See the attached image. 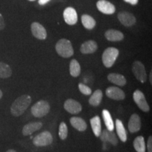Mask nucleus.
I'll return each instance as SVG.
<instances>
[{
  "label": "nucleus",
  "mask_w": 152,
  "mask_h": 152,
  "mask_svg": "<svg viewBox=\"0 0 152 152\" xmlns=\"http://www.w3.org/2000/svg\"><path fill=\"white\" fill-rule=\"evenodd\" d=\"M31 97L29 95L23 94L20 96L13 102L11 106V114L15 117H18L23 115L31 104Z\"/></svg>",
  "instance_id": "obj_1"
},
{
  "label": "nucleus",
  "mask_w": 152,
  "mask_h": 152,
  "mask_svg": "<svg viewBox=\"0 0 152 152\" xmlns=\"http://www.w3.org/2000/svg\"><path fill=\"white\" fill-rule=\"evenodd\" d=\"M55 48L57 54L64 58H69L74 54L71 42L66 39H61L57 42Z\"/></svg>",
  "instance_id": "obj_2"
},
{
  "label": "nucleus",
  "mask_w": 152,
  "mask_h": 152,
  "mask_svg": "<svg viewBox=\"0 0 152 152\" xmlns=\"http://www.w3.org/2000/svg\"><path fill=\"white\" fill-rule=\"evenodd\" d=\"M119 55L118 49L115 47H109L102 54V62L106 68H111L116 61Z\"/></svg>",
  "instance_id": "obj_3"
},
{
  "label": "nucleus",
  "mask_w": 152,
  "mask_h": 152,
  "mask_svg": "<svg viewBox=\"0 0 152 152\" xmlns=\"http://www.w3.org/2000/svg\"><path fill=\"white\" fill-rule=\"evenodd\" d=\"M50 111V106L47 101L40 100L31 107V113L36 118H42Z\"/></svg>",
  "instance_id": "obj_4"
},
{
  "label": "nucleus",
  "mask_w": 152,
  "mask_h": 152,
  "mask_svg": "<svg viewBox=\"0 0 152 152\" xmlns=\"http://www.w3.org/2000/svg\"><path fill=\"white\" fill-rule=\"evenodd\" d=\"M53 142V137L51 132L49 131L44 132L38 134L33 138V144L36 147H45L50 145Z\"/></svg>",
  "instance_id": "obj_5"
},
{
  "label": "nucleus",
  "mask_w": 152,
  "mask_h": 152,
  "mask_svg": "<svg viewBox=\"0 0 152 152\" xmlns=\"http://www.w3.org/2000/svg\"><path fill=\"white\" fill-rule=\"evenodd\" d=\"M132 72L137 80L141 82L142 83H145L147 80V72L145 67L141 61H135L132 64Z\"/></svg>",
  "instance_id": "obj_6"
},
{
  "label": "nucleus",
  "mask_w": 152,
  "mask_h": 152,
  "mask_svg": "<svg viewBox=\"0 0 152 152\" xmlns=\"http://www.w3.org/2000/svg\"><path fill=\"white\" fill-rule=\"evenodd\" d=\"M133 99L137 105L142 111L148 112L149 111L150 108L148 104L147 100H146L145 96L144 93L140 90H137L133 93Z\"/></svg>",
  "instance_id": "obj_7"
},
{
  "label": "nucleus",
  "mask_w": 152,
  "mask_h": 152,
  "mask_svg": "<svg viewBox=\"0 0 152 152\" xmlns=\"http://www.w3.org/2000/svg\"><path fill=\"white\" fill-rule=\"evenodd\" d=\"M96 8L102 14L111 15L115 13V7L113 4L106 0H99L96 2Z\"/></svg>",
  "instance_id": "obj_8"
},
{
  "label": "nucleus",
  "mask_w": 152,
  "mask_h": 152,
  "mask_svg": "<svg viewBox=\"0 0 152 152\" xmlns=\"http://www.w3.org/2000/svg\"><path fill=\"white\" fill-rule=\"evenodd\" d=\"M64 19L65 22L68 25H75L77 22V11L73 7H67L64 11Z\"/></svg>",
  "instance_id": "obj_9"
},
{
  "label": "nucleus",
  "mask_w": 152,
  "mask_h": 152,
  "mask_svg": "<svg viewBox=\"0 0 152 152\" xmlns=\"http://www.w3.org/2000/svg\"><path fill=\"white\" fill-rule=\"evenodd\" d=\"M106 95L111 99L120 101L125 98V94L122 90L116 87H109L106 89Z\"/></svg>",
  "instance_id": "obj_10"
},
{
  "label": "nucleus",
  "mask_w": 152,
  "mask_h": 152,
  "mask_svg": "<svg viewBox=\"0 0 152 152\" xmlns=\"http://www.w3.org/2000/svg\"><path fill=\"white\" fill-rule=\"evenodd\" d=\"M64 107L66 111L71 114H77L82 111L81 104L72 99H68L66 101Z\"/></svg>",
  "instance_id": "obj_11"
},
{
  "label": "nucleus",
  "mask_w": 152,
  "mask_h": 152,
  "mask_svg": "<svg viewBox=\"0 0 152 152\" xmlns=\"http://www.w3.org/2000/svg\"><path fill=\"white\" fill-rule=\"evenodd\" d=\"M31 31L33 36L39 39H46L47 33V30L42 26L40 23L37 22H34L31 25Z\"/></svg>",
  "instance_id": "obj_12"
},
{
  "label": "nucleus",
  "mask_w": 152,
  "mask_h": 152,
  "mask_svg": "<svg viewBox=\"0 0 152 152\" xmlns=\"http://www.w3.org/2000/svg\"><path fill=\"white\" fill-rule=\"evenodd\" d=\"M118 18L119 21L126 27L132 26L136 23V18L134 15L129 12H125V11L119 13L118 14Z\"/></svg>",
  "instance_id": "obj_13"
},
{
  "label": "nucleus",
  "mask_w": 152,
  "mask_h": 152,
  "mask_svg": "<svg viewBox=\"0 0 152 152\" xmlns=\"http://www.w3.org/2000/svg\"><path fill=\"white\" fill-rule=\"evenodd\" d=\"M142 126L141 119L137 114L134 113L130 116L128 122V129L130 132L135 133L140 130Z\"/></svg>",
  "instance_id": "obj_14"
},
{
  "label": "nucleus",
  "mask_w": 152,
  "mask_h": 152,
  "mask_svg": "<svg viewBox=\"0 0 152 152\" xmlns=\"http://www.w3.org/2000/svg\"><path fill=\"white\" fill-rule=\"evenodd\" d=\"M99 137L103 142H108L113 146L117 145L118 142L117 137L115 135V133H114L113 131L108 130L107 129L102 131V132H101L99 135Z\"/></svg>",
  "instance_id": "obj_15"
},
{
  "label": "nucleus",
  "mask_w": 152,
  "mask_h": 152,
  "mask_svg": "<svg viewBox=\"0 0 152 152\" xmlns=\"http://www.w3.org/2000/svg\"><path fill=\"white\" fill-rule=\"evenodd\" d=\"M42 125V123L41 122H33L28 123V124L24 125V127L23 128V134L24 136L30 135V134H33V132H35L36 131L39 130V129H41Z\"/></svg>",
  "instance_id": "obj_16"
},
{
  "label": "nucleus",
  "mask_w": 152,
  "mask_h": 152,
  "mask_svg": "<svg viewBox=\"0 0 152 152\" xmlns=\"http://www.w3.org/2000/svg\"><path fill=\"white\" fill-rule=\"evenodd\" d=\"M97 44L93 40H88L85 42L81 45L80 52L83 54H88L94 53L97 49Z\"/></svg>",
  "instance_id": "obj_17"
},
{
  "label": "nucleus",
  "mask_w": 152,
  "mask_h": 152,
  "mask_svg": "<svg viewBox=\"0 0 152 152\" xmlns=\"http://www.w3.org/2000/svg\"><path fill=\"white\" fill-rule=\"evenodd\" d=\"M105 37L109 41L119 42L123 40V38H124V35L119 30L111 29L106 32Z\"/></svg>",
  "instance_id": "obj_18"
},
{
  "label": "nucleus",
  "mask_w": 152,
  "mask_h": 152,
  "mask_svg": "<svg viewBox=\"0 0 152 152\" xmlns=\"http://www.w3.org/2000/svg\"><path fill=\"white\" fill-rule=\"evenodd\" d=\"M72 126L80 132H84L87 129V123L83 118L79 117H72L70 119Z\"/></svg>",
  "instance_id": "obj_19"
},
{
  "label": "nucleus",
  "mask_w": 152,
  "mask_h": 152,
  "mask_svg": "<svg viewBox=\"0 0 152 152\" xmlns=\"http://www.w3.org/2000/svg\"><path fill=\"white\" fill-rule=\"evenodd\" d=\"M108 80L113 84L121 87L124 86L127 82L124 76L118 73H110L108 75Z\"/></svg>",
  "instance_id": "obj_20"
},
{
  "label": "nucleus",
  "mask_w": 152,
  "mask_h": 152,
  "mask_svg": "<svg viewBox=\"0 0 152 152\" xmlns=\"http://www.w3.org/2000/svg\"><path fill=\"white\" fill-rule=\"evenodd\" d=\"M90 124L94 135L99 137L101 132H102V125H101L100 118L97 115L92 118L90 119Z\"/></svg>",
  "instance_id": "obj_21"
},
{
  "label": "nucleus",
  "mask_w": 152,
  "mask_h": 152,
  "mask_svg": "<svg viewBox=\"0 0 152 152\" xmlns=\"http://www.w3.org/2000/svg\"><path fill=\"white\" fill-rule=\"evenodd\" d=\"M115 128L118 135L120 140L123 142L127 141V132L125 128L123 125L122 121L121 120L117 119L115 121Z\"/></svg>",
  "instance_id": "obj_22"
},
{
  "label": "nucleus",
  "mask_w": 152,
  "mask_h": 152,
  "mask_svg": "<svg viewBox=\"0 0 152 152\" xmlns=\"http://www.w3.org/2000/svg\"><path fill=\"white\" fill-rule=\"evenodd\" d=\"M103 98V92L102 90H97L93 93L89 99V103L93 106H98L101 104Z\"/></svg>",
  "instance_id": "obj_23"
},
{
  "label": "nucleus",
  "mask_w": 152,
  "mask_h": 152,
  "mask_svg": "<svg viewBox=\"0 0 152 152\" xmlns=\"http://www.w3.org/2000/svg\"><path fill=\"white\" fill-rule=\"evenodd\" d=\"M81 21L83 26L88 30H92L96 26V20L90 15L84 14L82 16Z\"/></svg>",
  "instance_id": "obj_24"
},
{
  "label": "nucleus",
  "mask_w": 152,
  "mask_h": 152,
  "mask_svg": "<svg viewBox=\"0 0 152 152\" xmlns=\"http://www.w3.org/2000/svg\"><path fill=\"white\" fill-rule=\"evenodd\" d=\"M102 116H103L104 121L105 123L107 130L109 131H113L114 130V123L110 112L106 109L103 110V111H102Z\"/></svg>",
  "instance_id": "obj_25"
},
{
  "label": "nucleus",
  "mask_w": 152,
  "mask_h": 152,
  "mask_svg": "<svg viewBox=\"0 0 152 152\" xmlns=\"http://www.w3.org/2000/svg\"><path fill=\"white\" fill-rule=\"evenodd\" d=\"M133 146H134V149L136 150L137 152H145L146 145L144 137H137L134 139V142H133Z\"/></svg>",
  "instance_id": "obj_26"
},
{
  "label": "nucleus",
  "mask_w": 152,
  "mask_h": 152,
  "mask_svg": "<svg viewBox=\"0 0 152 152\" xmlns=\"http://www.w3.org/2000/svg\"><path fill=\"white\" fill-rule=\"evenodd\" d=\"M81 72L80 65L77 60L73 59L70 63V74L73 77H77L80 75Z\"/></svg>",
  "instance_id": "obj_27"
},
{
  "label": "nucleus",
  "mask_w": 152,
  "mask_h": 152,
  "mask_svg": "<svg viewBox=\"0 0 152 152\" xmlns=\"http://www.w3.org/2000/svg\"><path fill=\"white\" fill-rule=\"evenodd\" d=\"M12 75L10 66L4 63L0 62V78H7Z\"/></svg>",
  "instance_id": "obj_28"
},
{
  "label": "nucleus",
  "mask_w": 152,
  "mask_h": 152,
  "mask_svg": "<svg viewBox=\"0 0 152 152\" xmlns=\"http://www.w3.org/2000/svg\"><path fill=\"white\" fill-rule=\"evenodd\" d=\"M58 135L61 140H64L67 138L68 136V127L64 122H61L59 125V130H58Z\"/></svg>",
  "instance_id": "obj_29"
},
{
  "label": "nucleus",
  "mask_w": 152,
  "mask_h": 152,
  "mask_svg": "<svg viewBox=\"0 0 152 152\" xmlns=\"http://www.w3.org/2000/svg\"><path fill=\"white\" fill-rule=\"evenodd\" d=\"M78 88L80 92L82 94L85 95H90L92 94V90L87 85H85L83 83H80L78 85Z\"/></svg>",
  "instance_id": "obj_30"
},
{
  "label": "nucleus",
  "mask_w": 152,
  "mask_h": 152,
  "mask_svg": "<svg viewBox=\"0 0 152 152\" xmlns=\"http://www.w3.org/2000/svg\"><path fill=\"white\" fill-rule=\"evenodd\" d=\"M148 152H152V137L150 136L147 142Z\"/></svg>",
  "instance_id": "obj_31"
},
{
  "label": "nucleus",
  "mask_w": 152,
  "mask_h": 152,
  "mask_svg": "<svg viewBox=\"0 0 152 152\" xmlns=\"http://www.w3.org/2000/svg\"><path fill=\"white\" fill-rule=\"evenodd\" d=\"M5 27V23H4V18L2 15L0 14V30H3Z\"/></svg>",
  "instance_id": "obj_32"
},
{
  "label": "nucleus",
  "mask_w": 152,
  "mask_h": 152,
  "mask_svg": "<svg viewBox=\"0 0 152 152\" xmlns=\"http://www.w3.org/2000/svg\"><path fill=\"white\" fill-rule=\"evenodd\" d=\"M123 1L132 5H136L138 3L139 0H123Z\"/></svg>",
  "instance_id": "obj_33"
},
{
  "label": "nucleus",
  "mask_w": 152,
  "mask_h": 152,
  "mask_svg": "<svg viewBox=\"0 0 152 152\" xmlns=\"http://www.w3.org/2000/svg\"><path fill=\"white\" fill-rule=\"evenodd\" d=\"M50 1L51 0H39V1H38V3H39V4L40 5H45Z\"/></svg>",
  "instance_id": "obj_34"
},
{
  "label": "nucleus",
  "mask_w": 152,
  "mask_h": 152,
  "mask_svg": "<svg viewBox=\"0 0 152 152\" xmlns=\"http://www.w3.org/2000/svg\"><path fill=\"white\" fill-rule=\"evenodd\" d=\"M151 75H152V73L151 71V73H150V75H149V80H150V83H152V80H151Z\"/></svg>",
  "instance_id": "obj_35"
},
{
  "label": "nucleus",
  "mask_w": 152,
  "mask_h": 152,
  "mask_svg": "<svg viewBox=\"0 0 152 152\" xmlns=\"http://www.w3.org/2000/svg\"><path fill=\"white\" fill-rule=\"evenodd\" d=\"M7 152H16V151L14 149H9L8 151H7Z\"/></svg>",
  "instance_id": "obj_36"
},
{
  "label": "nucleus",
  "mask_w": 152,
  "mask_h": 152,
  "mask_svg": "<svg viewBox=\"0 0 152 152\" xmlns=\"http://www.w3.org/2000/svg\"><path fill=\"white\" fill-rule=\"evenodd\" d=\"M2 95H3L2 92H1V90H0V99H1V97H2Z\"/></svg>",
  "instance_id": "obj_37"
},
{
  "label": "nucleus",
  "mask_w": 152,
  "mask_h": 152,
  "mask_svg": "<svg viewBox=\"0 0 152 152\" xmlns=\"http://www.w3.org/2000/svg\"><path fill=\"white\" fill-rule=\"evenodd\" d=\"M28 1H35V0H28Z\"/></svg>",
  "instance_id": "obj_38"
}]
</instances>
